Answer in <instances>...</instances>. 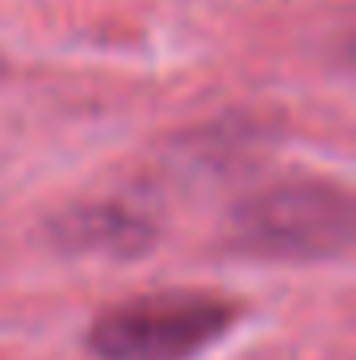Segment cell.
Here are the masks:
<instances>
[{
  "label": "cell",
  "instance_id": "obj_1",
  "mask_svg": "<svg viewBox=\"0 0 356 360\" xmlns=\"http://www.w3.org/2000/svg\"><path fill=\"white\" fill-rule=\"evenodd\" d=\"M352 197L336 180H285L235 210L231 235L248 256L331 260L352 248Z\"/></svg>",
  "mask_w": 356,
  "mask_h": 360
},
{
  "label": "cell",
  "instance_id": "obj_2",
  "mask_svg": "<svg viewBox=\"0 0 356 360\" xmlns=\"http://www.w3.org/2000/svg\"><path fill=\"white\" fill-rule=\"evenodd\" d=\"M235 323V306L214 293H147L109 306L89 331L101 360H189L222 340Z\"/></svg>",
  "mask_w": 356,
  "mask_h": 360
},
{
  "label": "cell",
  "instance_id": "obj_3",
  "mask_svg": "<svg viewBox=\"0 0 356 360\" xmlns=\"http://www.w3.org/2000/svg\"><path fill=\"white\" fill-rule=\"evenodd\" d=\"M51 235L68 248V252H89V256H139V252H147V243H151V222L147 218H139L134 210H126V205H76V210H68L55 226H51Z\"/></svg>",
  "mask_w": 356,
  "mask_h": 360
}]
</instances>
